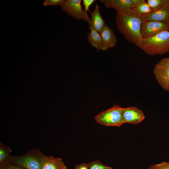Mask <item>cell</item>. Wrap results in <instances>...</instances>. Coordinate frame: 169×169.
Returning a JSON list of instances; mask_svg holds the SVG:
<instances>
[{
    "instance_id": "12",
    "label": "cell",
    "mask_w": 169,
    "mask_h": 169,
    "mask_svg": "<svg viewBox=\"0 0 169 169\" xmlns=\"http://www.w3.org/2000/svg\"><path fill=\"white\" fill-rule=\"evenodd\" d=\"M91 14L89 23V27H92L100 33L106 24L105 20L101 15L100 8L97 4L95 5L94 10Z\"/></svg>"
},
{
    "instance_id": "26",
    "label": "cell",
    "mask_w": 169,
    "mask_h": 169,
    "mask_svg": "<svg viewBox=\"0 0 169 169\" xmlns=\"http://www.w3.org/2000/svg\"><path fill=\"white\" fill-rule=\"evenodd\" d=\"M169 163V162H168Z\"/></svg>"
},
{
    "instance_id": "8",
    "label": "cell",
    "mask_w": 169,
    "mask_h": 169,
    "mask_svg": "<svg viewBox=\"0 0 169 169\" xmlns=\"http://www.w3.org/2000/svg\"><path fill=\"white\" fill-rule=\"evenodd\" d=\"M144 0H99L106 8H112L116 11L124 12L132 9Z\"/></svg>"
},
{
    "instance_id": "2",
    "label": "cell",
    "mask_w": 169,
    "mask_h": 169,
    "mask_svg": "<svg viewBox=\"0 0 169 169\" xmlns=\"http://www.w3.org/2000/svg\"><path fill=\"white\" fill-rule=\"evenodd\" d=\"M48 158V156L44 155L39 149H36L31 150L21 156L9 155L4 161L17 165L25 169H42Z\"/></svg>"
},
{
    "instance_id": "4",
    "label": "cell",
    "mask_w": 169,
    "mask_h": 169,
    "mask_svg": "<svg viewBox=\"0 0 169 169\" xmlns=\"http://www.w3.org/2000/svg\"><path fill=\"white\" fill-rule=\"evenodd\" d=\"M123 108L115 105L98 114L96 121L106 126H120L124 123L123 119Z\"/></svg>"
},
{
    "instance_id": "3",
    "label": "cell",
    "mask_w": 169,
    "mask_h": 169,
    "mask_svg": "<svg viewBox=\"0 0 169 169\" xmlns=\"http://www.w3.org/2000/svg\"><path fill=\"white\" fill-rule=\"evenodd\" d=\"M139 48L150 55H162L169 52V31L143 39Z\"/></svg>"
},
{
    "instance_id": "22",
    "label": "cell",
    "mask_w": 169,
    "mask_h": 169,
    "mask_svg": "<svg viewBox=\"0 0 169 169\" xmlns=\"http://www.w3.org/2000/svg\"><path fill=\"white\" fill-rule=\"evenodd\" d=\"M155 169H169V163L168 162H162L154 165Z\"/></svg>"
},
{
    "instance_id": "14",
    "label": "cell",
    "mask_w": 169,
    "mask_h": 169,
    "mask_svg": "<svg viewBox=\"0 0 169 169\" xmlns=\"http://www.w3.org/2000/svg\"><path fill=\"white\" fill-rule=\"evenodd\" d=\"M61 158L48 156V159L44 164L42 169H66Z\"/></svg>"
},
{
    "instance_id": "6",
    "label": "cell",
    "mask_w": 169,
    "mask_h": 169,
    "mask_svg": "<svg viewBox=\"0 0 169 169\" xmlns=\"http://www.w3.org/2000/svg\"><path fill=\"white\" fill-rule=\"evenodd\" d=\"M153 72L160 85L169 92V57L161 59L155 65Z\"/></svg>"
},
{
    "instance_id": "18",
    "label": "cell",
    "mask_w": 169,
    "mask_h": 169,
    "mask_svg": "<svg viewBox=\"0 0 169 169\" xmlns=\"http://www.w3.org/2000/svg\"><path fill=\"white\" fill-rule=\"evenodd\" d=\"M89 169H113L110 166L103 164L99 160H96L88 163Z\"/></svg>"
},
{
    "instance_id": "1",
    "label": "cell",
    "mask_w": 169,
    "mask_h": 169,
    "mask_svg": "<svg viewBox=\"0 0 169 169\" xmlns=\"http://www.w3.org/2000/svg\"><path fill=\"white\" fill-rule=\"evenodd\" d=\"M143 20L132 9L124 12L116 11L115 22L119 32L129 42L139 47L143 38L140 33Z\"/></svg>"
},
{
    "instance_id": "19",
    "label": "cell",
    "mask_w": 169,
    "mask_h": 169,
    "mask_svg": "<svg viewBox=\"0 0 169 169\" xmlns=\"http://www.w3.org/2000/svg\"><path fill=\"white\" fill-rule=\"evenodd\" d=\"M0 169H25L17 165L5 161L0 163Z\"/></svg>"
},
{
    "instance_id": "9",
    "label": "cell",
    "mask_w": 169,
    "mask_h": 169,
    "mask_svg": "<svg viewBox=\"0 0 169 169\" xmlns=\"http://www.w3.org/2000/svg\"><path fill=\"white\" fill-rule=\"evenodd\" d=\"M145 118L142 111L136 107H129L123 109V119L124 123L136 124L141 122Z\"/></svg>"
},
{
    "instance_id": "7",
    "label": "cell",
    "mask_w": 169,
    "mask_h": 169,
    "mask_svg": "<svg viewBox=\"0 0 169 169\" xmlns=\"http://www.w3.org/2000/svg\"><path fill=\"white\" fill-rule=\"evenodd\" d=\"M168 30V24L166 23L143 20L141 25L140 33L142 38L144 39Z\"/></svg>"
},
{
    "instance_id": "25",
    "label": "cell",
    "mask_w": 169,
    "mask_h": 169,
    "mask_svg": "<svg viewBox=\"0 0 169 169\" xmlns=\"http://www.w3.org/2000/svg\"><path fill=\"white\" fill-rule=\"evenodd\" d=\"M168 30L169 31V23L168 24Z\"/></svg>"
},
{
    "instance_id": "10",
    "label": "cell",
    "mask_w": 169,
    "mask_h": 169,
    "mask_svg": "<svg viewBox=\"0 0 169 169\" xmlns=\"http://www.w3.org/2000/svg\"><path fill=\"white\" fill-rule=\"evenodd\" d=\"M102 41V51H105L115 47L117 40L113 30L105 25L100 32Z\"/></svg>"
},
{
    "instance_id": "23",
    "label": "cell",
    "mask_w": 169,
    "mask_h": 169,
    "mask_svg": "<svg viewBox=\"0 0 169 169\" xmlns=\"http://www.w3.org/2000/svg\"><path fill=\"white\" fill-rule=\"evenodd\" d=\"M74 169H89L88 163H82L75 165Z\"/></svg>"
},
{
    "instance_id": "17",
    "label": "cell",
    "mask_w": 169,
    "mask_h": 169,
    "mask_svg": "<svg viewBox=\"0 0 169 169\" xmlns=\"http://www.w3.org/2000/svg\"><path fill=\"white\" fill-rule=\"evenodd\" d=\"M12 149L2 143H0V163L5 160L12 152Z\"/></svg>"
},
{
    "instance_id": "13",
    "label": "cell",
    "mask_w": 169,
    "mask_h": 169,
    "mask_svg": "<svg viewBox=\"0 0 169 169\" xmlns=\"http://www.w3.org/2000/svg\"><path fill=\"white\" fill-rule=\"evenodd\" d=\"M90 32L87 35V40L91 45L99 51L102 49V41L99 32L92 27H89Z\"/></svg>"
},
{
    "instance_id": "21",
    "label": "cell",
    "mask_w": 169,
    "mask_h": 169,
    "mask_svg": "<svg viewBox=\"0 0 169 169\" xmlns=\"http://www.w3.org/2000/svg\"><path fill=\"white\" fill-rule=\"evenodd\" d=\"M95 0H83V5L84 6V11L87 14V12L90 11L89 8L95 2Z\"/></svg>"
},
{
    "instance_id": "16",
    "label": "cell",
    "mask_w": 169,
    "mask_h": 169,
    "mask_svg": "<svg viewBox=\"0 0 169 169\" xmlns=\"http://www.w3.org/2000/svg\"><path fill=\"white\" fill-rule=\"evenodd\" d=\"M146 2L152 10L169 6V0H148Z\"/></svg>"
},
{
    "instance_id": "15",
    "label": "cell",
    "mask_w": 169,
    "mask_h": 169,
    "mask_svg": "<svg viewBox=\"0 0 169 169\" xmlns=\"http://www.w3.org/2000/svg\"><path fill=\"white\" fill-rule=\"evenodd\" d=\"M132 10L138 14L143 15L147 14L152 11V9L145 0L136 5Z\"/></svg>"
},
{
    "instance_id": "24",
    "label": "cell",
    "mask_w": 169,
    "mask_h": 169,
    "mask_svg": "<svg viewBox=\"0 0 169 169\" xmlns=\"http://www.w3.org/2000/svg\"><path fill=\"white\" fill-rule=\"evenodd\" d=\"M148 169H155L154 165H152L150 166L149 167Z\"/></svg>"
},
{
    "instance_id": "20",
    "label": "cell",
    "mask_w": 169,
    "mask_h": 169,
    "mask_svg": "<svg viewBox=\"0 0 169 169\" xmlns=\"http://www.w3.org/2000/svg\"><path fill=\"white\" fill-rule=\"evenodd\" d=\"M65 0H46L44 2V6L62 5Z\"/></svg>"
},
{
    "instance_id": "5",
    "label": "cell",
    "mask_w": 169,
    "mask_h": 169,
    "mask_svg": "<svg viewBox=\"0 0 169 169\" xmlns=\"http://www.w3.org/2000/svg\"><path fill=\"white\" fill-rule=\"evenodd\" d=\"M81 0H66L61 6L62 11L71 17L89 23L90 18L82 8Z\"/></svg>"
},
{
    "instance_id": "11",
    "label": "cell",
    "mask_w": 169,
    "mask_h": 169,
    "mask_svg": "<svg viewBox=\"0 0 169 169\" xmlns=\"http://www.w3.org/2000/svg\"><path fill=\"white\" fill-rule=\"evenodd\" d=\"M144 21H154L166 23H169V6L158 9L152 10L149 13L140 15Z\"/></svg>"
}]
</instances>
